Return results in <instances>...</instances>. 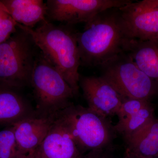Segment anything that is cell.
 <instances>
[{
  "mask_svg": "<svg viewBox=\"0 0 158 158\" xmlns=\"http://www.w3.org/2000/svg\"><path fill=\"white\" fill-rule=\"evenodd\" d=\"M123 158H136L134 156L131 155L127 153H125L124 157Z\"/></svg>",
  "mask_w": 158,
  "mask_h": 158,
  "instance_id": "44dd1931",
  "label": "cell"
},
{
  "mask_svg": "<svg viewBox=\"0 0 158 158\" xmlns=\"http://www.w3.org/2000/svg\"><path fill=\"white\" fill-rule=\"evenodd\" d=\"M17 23L33 28L46 19V4L42 0H2Z\"/></svg>",
  "mask_w": 158,
  "mask_h": 158,
  "instance_id": "9a60e30c",
  "label": "cell"
},
{
  "mask_svg": "<svg viewBox=\"0 0 158 158\" xmlns=\"http://www.w3.org/2000/svg\"><path fill=\"white\" fill-rule=\"evenodd\" d=\"M19 29L0 44V83L9 88H20L31 83L36 59L32 38Z\"/></svg>",
  "mask_w": 158,
  "mask_h": 158,
  "instance_id": "5b68a950",
  "label": "cell"
},
{
  "mask_svg": "<svg viewBox=\"0 0 158 158\" xmlns=\"http://www.w3.org/2000/svg\"><path fill=\"white\" fill-rule=\"evenodd\" d=\"M126 153L136 158L158 157V119L155 118L126 140Z\"/></svg>",
  "mask_w": 158,
  "mask_h": 158,
  "instance_id": "5bb4252c",
  "label": "cell"
},
{
  "mask_svg": "<svg viewBox=\"0 0 158 158\" xmlns=\"http://www.w3.org/2000/svg\"><path fill=\"white\" fill-rule=\"evenodd\" d=\"M82 154L110 148L116 133L108 118L89 108L71 103L56 113Z\"/></svg>",
  "mask_w": 158,
  "mask_h": 158,
  "instance_id": "3957f363",
  "label": "cell"
},
{
  "mask_svg": "<svg viewBox=\"0 0 158 158\" xmlns=\"http://www.w3.org/2000/svg\"><path fill=\"white\" fill-rule=\"evenodd\" d=\"M79 86L90 110L105 118L116 115L123 100L106 79L80 76Z\"/></svg>",
  "mask_w": 158,
  "mask_h": 158,
  "instance_id": "9c48e42d",
  "label": "cell"
},
{
  "mask_svg": "<svg viewBox=\"0 0 158 158\" xmlns=\"http://www.w3.org/2000/svg\"><path fill=\"white\" fill-rule=\"evenodd\" d=\"M34 114L18 94L9 88L0 89V123L12 125Z\"/></svg>",
  "mask_w": 158,
  "mask_h": 158,
  "instance_id": "2e32d148",
  "label": "cell"
},
{
  "mask_svg": "<svg viewBox=\"0 0 158 158\" xmlns=\"http://www.w3.org/2000/svg\"><path fill=\"white\" fill-rule=\"evenodd\" d=\"M110 148L95 150L82 154L78 158H113L110 154Z\"/></svg>",
  "mask_w": 158,
  "mask_h": 158,
  "instance_id": "d6986e66",
  "label": "cell"
},
{
  "mask_svg": "<svg viewBox=\"0 0 158 158\" xmlns=\"http://www.w3.org/2000/svg\"><path fill=\"white\" fill-rule=\"evenodd\" d=\"M18 154L13 127L0 131V158H16Z\"/></svg>",
  "mask_w": 158,
  "mask_h": 158,
  "instance_id": "e0dca14e",
  "label": "cell"
},
{
  "mask_svg": "<svg viewBox=\"0 0 158 158\" xmlns=\"http://www.w3.org/2000/svg\"><path fill=\"white\" fill-rule=\"evenodd\" d=\"M128 37L119 8H112L97 15L77 33L81 65L100 67L124 52Z\"/></svg>",
  "mask_w": 158,
  "mask_h": 158,
  "instance_id": "6da1fadb",
  "label": "cell"
},
{
  "mask_svg": "<svg viewBox=\"0 0 158 158\" xmlns=\"http://www.w3.org/2000/svg\"><path fill=\"white\" fill-rule=\"evenodd\" d=\"M158 158V157H156V158Z\"/></svg>",
  "mask_w": 158,
  "mask_h": 158,
  "instance_id": "7402d4cb",
  "label": "cell"
},
{
  "mask_svg": "<svg viewBox=\"0 0 158 158\" xmlns=\"http://www.w3.org/2000/svg\"><path fill=\"white\" fill-rule=\"evenodd\" d=\"M124 52L138 68L158 83V39H128L125 45Z\"/></svg>",
  "mask_w": 158,
  "mask_h": 158,
  "instance_id": "4fadbf2b",
  "label": "cell"
},
{
  "mask_svg": "<svg viewBox=\"0 0 158 158\" xmlns=\"http://www.w3.org/2000/svg\"><path fill=\"white\" fill-rule=\"evenodd\" d=\"M129 0H48L47 16L68 24L86 23L102 11L120 8Z\"/></svg>",
  "mask_w": 158,
  "mask_h": 158,
  "instance_id": "52a82bcc",
  "label": "cell"
},
{
  "mask_svg": "<svg viewBox=\"0 0 158 158\" xmlns=\"http://www.w3.org/2000/svg\"><path fill=\"white\" fill-rule=\"evenodd\" d=\"M101 76L125 99L147 100L158 92V83L140 69L132 59L122 52L100 66Z\"/></svg>",
  "mask_w": 158,
  "mask_h": 158,
  "instance_id": "277c9868",
  "label": "cell"
},
{
  "mask_svg": "<svg viewBox=\"0 0 158 158\" xmlns=\"http://www.w3.org/2000/svg\"><path fill=\"white\" fill-rule=\"evenodd\" d=\"M31 84L37 109L44 115L55 114L68 106L75 95L61 73L41 53L35 59Z\"/></svg>",
  "mask_w": 158,
  "mask_h": 158,
  "instance_id": "8992f818",
  "label": "cell"
},
{
  "mask_svg": "<svg viewBox=\"0 0 158 158\" xmlns=\"http://www.w3.org/2000/svg\"><path fill=\"white\" fill-rule=\"evenodd\" d=\"M17 27L30 35L41 53L61 73L74 95H77L81 76L77 33L67 27L55 25L47 19L35 28L18 23Z\"/></svg>",
  "mask_w": 158,
  "mask_h": 158,
  "instance_id": "7a4b0ae2",
  "label": "cell"
},
{
  "mask_svg": "<svg viewBox=\"0 0 158 158\" xmlns=\"http://www.w3.org/2000/svg\"><path fill=\"white\" fill-rule=\"evenodd\" d=\"M56 113L35 114L11 125L16 138L19 155L24 154L40 146L52 126Z\"/></svg>",
  "mask_w": 158,
  "mask_h": 158,
  "instance_id": "30bf717a",
  "label": "cell"
},
{
  "mask_svg": "<svg viewBox=\"0 0 158 158\" xmlns=\"http://www.w3.org/2000/svg\"><path fill=\"white\" fill-rule=\"evenodd\" d=\"M154 109L147 100H123L116 114L118 122L113 126L115 132L127 140L155 118Z\"/></svg>",
  "mask_w": 158,
  "mask_h": 158,
  "instance_id": "8fae6325",
  "label": "cell"
},
{
  "mask_svg": "<svg viewBox=\"0 0 158 158\" xmlns=\"http://www.w3.org/2000/svg\"><path fill=\"white\" fill-rule=\"evenodd\" d=\"M119 10L129 39H158V0L131 1Z\"/></svg>",
  "mask_w": 158,
  "mask_h": 158,
  "instance_id": "ba28073f",
  "label": "cell"
},
{
  "mask_svg": "<svg viewBox=\"0 0 158 158\" xmlns=\"http://www.w3.org/2000/svg\"><path fill=\"white\" fill-rule=\"evenodd\" d=\"M17 23L0 1V44L5 42L16 31Z\"/></svg>",
  "mask_w": 158,
  "mask_h": 158,
  "instance_id": "ac0fdd59",
  "label": "cell"
},
{
  "mask_svg": "<svg viewBox=\"0 0 158 158\" xmlns=\"http://www.w3.org/2000/svg\"><path fill=\"white\" fill-rule=\"evenodd\" d=\"M16 158H40L39 147L27 153L19 155Z\"/></svg>",
  "mask_w": 158,
  "mask_h": 158,
  "instance_id": "ffe728a7",
  "label": "cell"
},
{
  "mask_svg": "<svg viewBox=\"0 0 158 158\" xmlns=\"http://www.w3.org/2000/svg\"><path fill=\"white\" fill-rule=\"evenodd\" d=\"M39 149L40 158H78L82 155L56 114L53 124Z\"/></svg>",
  "mask_w": 158,
  "mask_h": 158,
  "instance_id": "7c38bea8",
  "label": "cell"
}]
</instances>
